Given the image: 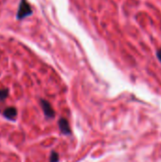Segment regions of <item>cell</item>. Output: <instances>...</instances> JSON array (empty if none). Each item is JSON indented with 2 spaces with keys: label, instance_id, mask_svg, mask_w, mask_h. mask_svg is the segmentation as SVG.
Returning <instances> with one entry per match:
<instances>
[{
  "label": "cell",
  "instance_id": "6da1fadb",
  "mask_svg": "<svg viewBox=\"0 0 161 162\" xmlns=\"http://www.w3.org/2000/svg\"><path fill=\"white\" fill-rule=\"evenodd\" d=\"M32 14V10L30 5L27 2V0H21V3L19 5V9L17 11V19H24L25 17L30 16Z\"/></svg>",
  "mask_w": 161,
  "mask_h": 162
},
{
  "label": "cell",
  "instance_id": "7a4b0ae2",
  "mask_svg": "<svg viewBox=\"0 0 161 162\" xmlns=\"http://www.w3.org/2000/svg\"><path fill=\"white\" fill-rule=\"evenodd\" d=\"M41 105H42V108H43V111L45 115L49 118V119H52L54 118L55 116V112L51 106V104L49 103L47 101H45V99H41Z\"/></svg>",
  "mask_w": 161,
  "mask_h": 162
},
{
  "label": "cell",
  "instance_id": "3957f363",
  "mask_svg": "<svg viewBox=\"0 0 161 162\" xmlns=\"http://www.w3.org/2000/svg\"><path fill=\"white\" fill-rule=\"evenodd\" d=\"M3 115L6 119L14 120L16 119V116H17V110L15 107H8L3 112Z\"/></svg>",
  "mask_w": 161,
  "mask_h": 162
},
{
  "label": "cell",
  "instance_id": "277c9868",
  "mask_svg": "<svg viewBox=\"0 0 161 162\" xmlns=\"http://www.w3.org/2000/svg\"><path fill=\"white\" fill-rule=\"evenodd\" d=\"M59 127L61 132L65 134V135H69L70 134V128H69V124L68 121L66 119H59Z\"/></svg>",
  "mask_w": 161,
  "mask_h": 162
},
{
  "label": "cell",
  "instance_id": "5b68a950",
  "mask_svg": "<svg viewBox=\"0 0 161 162\" xmlns=\"http://www.w3.org/2000/svg\"><path fill=\"white\" fill-rule=\"evenodd\" d=\"M8 95H9V90L7 88L0 89V101H4V99H6Z\"/></svg>",
  "mask_w": 161,
  "mask_h": 162
},
{
  "label": "cell",
  "instance_id": "8992f818",
  "mask_svg": "<svg viewBox=\"0 0 161 162\" xmlns=\"http://www.w3.org/2000/svg\"><path fill=\"white\" fill-rule=\"evenodd\" d=\"M58 160H59L58 154L55 153V152H52L51 156H50V162H58Z\"/></svg>",
  "mask_w": 161,
  "mask_h": 162
},
{
  "label": "cell",
  "instance_id": "52a82bcc",
  "mask_svg": "<svg viewBox=\"0 0 161 162\" xmlns=\"http://www.w3.org/2000/svg\"><path fill=\"white\" fill-rule=\"evenodd\" d=\"M156 56H157L158 60L161 62V49H159V51H156Z\"/></svg>",
  "mask_w": 161,
  "mask_h": 162
}]
</instances>
